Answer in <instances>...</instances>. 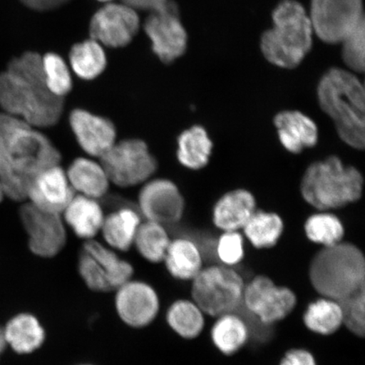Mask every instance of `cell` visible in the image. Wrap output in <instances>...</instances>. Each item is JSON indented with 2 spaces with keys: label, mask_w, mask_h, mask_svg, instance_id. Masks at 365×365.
<instances>
[{
  "label": "cell",
  "mask_w": 365,
  "mask_h": 365,
  "mask_svg": "<svg viewBox=\"0 0 365 365\" xmlns=\"http://www.w3.org/2000/svg\"><path fill=\"white\" fill-rule=\"evenodd\" d=\"M100 159L109 182L120 187L140 185L150 179L158 168L157 160L148 145L139 139L114 143Z\"/></svg>",
  "instance_id": "8"
},
{
  "label": "cell",
  "mask_w": 365,
  "mask_h": 365,
  "mask_svg": "<svg viewBox=\"0 0 365 365\" xmlns=\"http://www.w3.org/2000/svg\"><path fill=\"white\" fill-rule=\"evenodd\" d=\"M163 262L170 275L181 281H192L202 269V255L188 239L171 241Z\"/></svg>",
  "instance_id": "23"
},
{
  "label": "cell",
  "mask_w": 365,
  "mask_h": 365,
  "mask_svg": "<svg viewBox=\"0 0 365 365\" xmlns=\"http://www.w3.org/2000/svg\"><path fill=\"white\" fill-rule=\"evenodd\" d=\"M217 254L219 259L225 266H234L244 257L243 238L236 231H227L219 239L217 245Z\"/></svg>",
  "instance_id": "38"
},
{
  "label": "cell",
  "mask_w": 365,
  "mask_h": 365,
  "mask_svg": "<svg viewBox=\"0 0 365 365\" xmlns=\"http://www.w3.org/2000/svg\"><path fill=\"white\" fill-rule=\"evenodd\" d=\"M98 1L103 2V3H111L113 0H98Z\"/></svg>",
  "instance_id": "44"
},
{
  "label": "cell",
  "mask_w": 365,
  "mask_h": 365,
  "mask_svg": "<svg viewBox=\"0 0 365 365\" xmlns=\"http://www.w3.org/2000/svg\"><path fill=\"white\" fill-rule=\"evenodd\" d=\"M279 365H317V363L309 351L295 349L287 351Z\"/></svg>",
  "instance_id": "39"
},
{
  "label": "cell",
  "mask_w": 365,
  "mask_h": 365,
  "mask_svg": "<svg viewBox=\"0 0 365 365\" xmlns=\"http://www.w3.org/2000/svg\"><path fill=\"white\" fill-rule=\"evenodd\" d=\"M68 59L72 71L85 81L97 78L107 67L106 53L102 45L91 38L73 46Z\"/></svg>",
  "instance_id": "27"
},
{
  "label": "cell",
  "mask_w": 365,
  "mask_h": 365,
  "mask_svg": "<svg viewBox=\"0 0 365 365\" xmlns=\"http://www.w3.org/2000/svg\"><path fill=\"white\" fill-rule=\"evenodd\" d=\"M23 6L35 11H50L56 10L71 0H19Z\"/></svg>",
  "instance_id": "41"
},
{
  "label": "cell",
  "mask_w": 365,
  "mask_h": 365,
  "mask_svg": "<svg viewBox=\"0 0 365 365\" xmlns=\"http://www.w3.org/2000/svg\"><path fill=\"white\" fill-rule=\"evenodd\" d=\"M185 202L178 187L168 180L145 185L139 195V209L148 221L162 225H175L184 212Z\"/></svg>",
  "instance_id": "15"
},
{
  "label": "cell",
  "mask_w": 365,
  "mask_h": 365,
  "mask_svg": "<svg viewBox=\"0 0 365 365\" xmlns=\"http://www.w3.org/2000/svg\"><path fill=\"white\" fill-rule=\"evenodd\" d=\"M65 221L79 238L91 240L101 230L104 214L96 199L74 196L63 211Z\"/></svg>",
  "instance_id": "20"
},
{
  "label": "cell",
  "mask_w": 365,
  "mask_h": 365,
  "mask_svg": "<svg viewBox=\"0 0 365 365\" xmlns=\"http://www.w3.org/2000/svg\"><path fill=\"white\" fill-rule=\"evenodd\" d=\"M244 230L255 247L270 248L279 240L284 230V222L277 214L255 212Z\"/></svg>",
  "instance_id": "32"
},
{
  "label": "cell",
  "mask_w": 365,
  "mask_h": 365,
  "mask_svg": "<svg viewBox=\"0 0 365 365\" xmlns=\"http://www.w3.org/2000/svg\"><path fill=\"white\" fill-rule=\"evenodd\" d=\"M204 314L193 300L179 299L168 308L166 319L168 325L176 334L190 340L196 339L202 332Z\"/></svg>",
  "instance_id": "29"
},
{
  "label": "cell",
  "mask_w": 365,
  "mask_h": 365,
  "mask_svg": "<svg viewBox=\"0 0 365 365\" xmlns=\"http://www.w3.org/2000/svg\"><path fill=\"white\" fill-rule=\"evenodd\" d=\"M4 198H6V193H4L2 185L0 184V203H2Z\"/></svg>",
  "instance_id": "43"
},
{
  "label": "cell",
  "mask_w": 365,
  "mask_h": 365,
  "mask_svg": "<svg viewBox=\"0 0 365 365\" xmlns=\"http://www.w3.org/2000/svg\"><path fill=\"white\" fill-rule=\"evenodd\" d=\"M140 217L133 208L122 207L104 217L101 230L108 245L114 250L127 251L134 244Z\"/></svg>",
  "instance_id": "24"
},
{
  "label": "cell",
  "mask_w": 365,
  "mask_h": 365,
  "mask_svg": "<svg viewBox=\"0 0 365 365\" xmlns=\"http://www.w3.org/2000/svg\"><path fill=\"white\" fill-rule=\"evenodd\" d=\"M66 175L73 190L93 199L103 197L110 182L101 163L88 158L76 159Z\"/></svg>",
  "instance_id": "22"
},
{
  "label": "cell",
  "mask_w": 365,
  "mask_h": 365,
  "mask_svg": "<svg viewBox=\"0 0 365 365\" xmlns=\"http://www.w3.org/2000/svg\"><path fill=\"white\" fill-rule=\"evenodd\" d=\"M217 318L211 331L214 346L219 352L227 356L238 353L249 340L247 323L236 313L223 314Z\"/></svg>",
  "instance_id": "25"
},
{
  "label": "cell",
  "mask_w": 365,
  "mask_h": 365,
  "mask_svg": "<svg viewBox=\"0 0 365 365\" xmlns=\"http://www.w3.org/2000/svg\"><path fill=\"white\" fill-rule=\"evenodd\" d=\"M305 232L314 243L325 247L340 243L344 230L339 219L329 213L316 214L305 223Z\"/></svg>",
  "instance_id": "33"
},
{
  "label": "cell",
  "mask_w": 365,
  "mask_h": 365,
  "mask_svg": "<svg viewBox=\"0 0 365 365\" xmlns=\"http://www.w3.org/2000/svg\"><path fill=\"white\" fill-rule=\"evenodd\" d=\"M281 143L291 153H299L317 143L318 129L312 118L299 111H284L274 118Z\"/></svg>",
  "instance_id": "18"
},
{
  "label": "cell",
  "mask_w": 365,
  "mask_h": 365,
  "mask_svg": "<svg viewBox=\"0 0 365 365\" xmlns=\"http://www.w3.org/2000/svg\"><path fill=\"white\" fill-rule=\"evenodd\" d=\"M78 271L82 280L91 291L108 293L113 291L108 277L93 257L84 250L79 257Z\"/></svg>",
  "instance_id": "37"
},
{
  "label": "cell",
  "mask_w": 365,
  "mask_h": 365,
  "mask_svg": "<svg viewBox=\"0 0 365 365\" xmlns=\"http://www.w3.org/2000/svg\"><path fill=\"white\" fill-rule=\"evenodd\" d=\"M83 250L99 263L113 291H116L118 287L132 279L134 275L133 267L118 257L113 250L93 240L86 242Z\"/></svg>",
  "instance_id": "30"
},
{
  "label": "cell",
  "mask_w": 365,
  "mask_h": 365,
  "mask_svg": "<svg viewBox=\"0 0 365 365\" xmlns=\"http://www.w3.org/2000/svg\"><path fill=\"white\" fill-rule=\"evenodd\" d=\"M70 125L80 147L91 156L101 158L115 143V126L107 118L76 108L70 114Z\"/></svg>",
  "instance_id": "17"
},
{
  "label": "cell",
  "mask_w": 365,
  "mask_h": 365,
  "mask_svg": "<svg viewBox=\"0 0 365 365\" xmlns=\"http://www.w3.org/2000/svg\"><path fill=\"white\" fill-rule=\"evenodd\" d=\"M61 160L56 145L38 129L0 112V184L6 198L26 202L31 182Z\"/></svg>",
  "instance_id": "1"
},
{
  "label": "cell",
  "mask_w": 365,
  "mask_h": 365,
  "mask_svg": "<svg viewBox=\"0 0 365 365\" xmlns=\"http://www.w3.org/2000/svg\"><path fill=\"white\" fill-rule=\"evenodd\" d=\"M319 106L334 121L341 140L356 149L364 148V89L352 73L332 68L319 82Z\"/></svg>",
  "instance_id": "3"
},
{
  "label": "cell",
  "mask_w": 365,
  "mask_h": 365,
  "mask_svg": "<svg viewBox=\"0 0 365 365\" xmlns=\"http://www.w3.org/2000/svg\"><path fill=\"white\" fill-rule=\"evenodd\" d=\"M4 331L7 345L20 354L35 352L42 346L46 339L44 328L38 319L27 313L13 317Z\"/></svg>",
  "instance_id": "21"
},
{
  "label": "cell",
  "mask_w": 365,
  "mask_h": 365,
  "mask_svg": "<svg viewBox=\"0 0 365 365\" xmlns=\"http://www.w3.org/2000/svg\"><path fill=\"white\" fill-rule=\"evenodd\" d=\"M272 21V29L262 36L264 57L277 67L298 66L312 48L314 31L307 11L295 0H284L273 11Z\"/></svg>",
  "instance_id": "4"
},
{
  "label": "cell",
  "mask_w": 365,
  "mask_h": 365,
  "mask_svg": "<svg viewBox=\"0 0 365 365\" xmlns=\"http://www.w3.org/2000/svg\"><path fill=\"white\" fill-rule=\"evenodd\" d=\"M143 27L152 42L153 51L160 61L170 65L184 56L188 36L175 2L172 1L165 10L150 13Z\"/></svg>",
  "instance_id": "12"
},
{
  "label": "cell",
  "mask_w": 365,
  "mask_h": 365,
  "mask_svg": "<svg viewBox=\"0 0 365 365\" xmlns=\"http://www.w3.org/2000/svg\"><path fill=\"white\" fill-rule=\"evenodd\" d=\"M245 282L240 274L227 266L202 269L192 280V300L207 316L219 317L235 313L243 304Z\"/></svg>",
  "instance_id": "7"
},
{
  "label": "cell",
  "mask_w": 365,
  "mask_h": 365,
  "mask_svg": "<svg viewBox=\"0 0 365 365\" xmlns=\"http://www.w3.org/2000/svg\"><path fill=\"white\" fill-rule=\"evenodd\" d=\"M43 66L50 93L65 98L73 88L70 68L65 59L56 53H48L43 56Z\"/></svg>",
  "instance_id": "34"
},
{
  "label": "cell",
  "mask_w": 365,
  "mask_h": 365,
  "mask_svg": "<svg viewBox=\"0 0 365 365\" xmlns=\"http://www.w3.org/2000/svg\"><path fill=\"white\" fill-rule=\"evenodd\" d=\"M7 346L6 336H4V328L0 327V354L4 352V349Z\"/></svg>",
  "instance_id": "42"
},
{
  "label": "cell",
  "mask_w": 365,
  "mask_h": 365,
  "mask_svg": "<svg viewBox=\"0 0 365 365\" xmlns=\"http://www.w3.org/2000/svg\"><path fill=\"white\" fill-rule=\"evenodd\" d=\"M115 308L118 317L130 327L144 328L159 313V297L147 282L130 280L116 290Z\"/></svg>",
  "instance_id": "14"
},
{
  "label": "cell",
  "mask_w": 365,
  "mask_h": 365,
  "mask_svg": "<svg viewBox=\"0 0 365 365\" xmlns=\"http://www.w3.org/2000/svg\"><path fill=\"white\" fill-rule=\"evenodd\" d=\"M20 218L29 237V249L36 257L52 258L66 244V231L61 215L44 212L29 202H21Z\"/></svg>",
  "instance_id": "11"
},
{
  "label": "cell",
  "mask_w": 365,
  "mask_h": 365,
  "mask_svg": "<svg viewBox=\"0 0 365 365\" xmlns=\"http://www.w3.org/2000/svg\"><path fill=\"white\" fill-rule=\"evenodd\" d=\"M309 279L319 295L337 302L365 289L361 250L349 243L324 248L310 264Z\"/></svg>",
  "instance_id": "5"
},
{
  "label": "cell",
  "mask_w": 365,
  "mask_h": 365,
  "mask_svg": "<svg viewBox=\"0 0 365 365\" xmlns=\"http://www.w3.org/2000/svg\"><path fill=\"white\" fill-rule=\"evenodd\" d=\"M314 33L323 42L341 41L364 21L362 0H312L309 15Z\"/></svg>",
  "instance_id": "9"
},
{
  "label": "cell",
  "mask_w": 365,
  "mask_h": 365,
  "mask_svg": "<svg viewBox=\"0 0 365 365\" xmlns=\"http://www.w3.org/2000/svg\"><path fill=\"white\" fill-rule=\"evenodd\" d=\"M303 318L304 325L309 331L322 336L332 335L344 326L340 304L324 297L308 305Z\"/></svg>",
  "instance_id": "28"
},
{
  "label": "cell",
  "mask_w": 365,
  "mask_h": 365,
  "mask_svg": "<svg viewBox=\"0 0 365 365\" xmlns=\"http://www.w3.org/2000/svg\"><path fill=\"white\" fill-rule=\"evenodd\" d=\"M172 0H122V3L135 11L157 12L165 10Z\"/></svg>",
  "instance_id": "40"
},
{
  "label": "cell",
  "mask_w": 365,
  "mask_h": 365,
  "mask_svg": "<svg viewBox=\"0 0 365 365\" xmlns=\"http://www.w3.org/2000/svg\"><path fill=\"white\" fill-rule=\"evenodd\" d=\"M263 325L271 326L293 312L297 297L289 287L277 286L266 276H257L245 286L243 304Z\"/></svg>",
  "instance_id": "10"
},
{
  "label": "cell",
  "mask_w": 365,
  "mask_h": 365,
  "mask_svg": "<svg viewBox=\"0 0 365 365\" xmlns=\"http://www.w3.org/2000/svg\"><path fill=\"white\" fill-rule=\"evenodd\" d=\"M364 21L341 41L342 58L350 70L354 72L364 71Z\"/></svg>",
  "instance_id": "35"
},
{
  "label": "cell",
  "mask_w": 365,
  "mask_h": 365,
  "mask_svg": "<svg viewBox=\"0 0 365 365\" xmlns=\"http://www.w3.org/2000/svg\"><path fill=\"white\" fill-rule=\"evenodd\" d=\"M80 365H91V364H80Z\"/></svg>",
  "instance_id": "45"
},
{
  "label": "cell",
  "mask_w": 365,
  "mask_h": 365,
  "mask_svg": "<svg viewBox=\"0 0 365 365\" xmlns=\"http://www.w3.org/2000/svg\"><path fill=\"white\" fill-rule=\"evenodd\" d=\"M74 196L67 175L58 164L35 178L27 190L26 202L44 212L61 215Z\"/></svg>",
  "instance_id": "16"
},
{
  "label": "cell",
  "mask_w": 365,
  "mask_h": 365,
  "mask_svg": "<svg viewBox=\"0 0 365 365\" xmlns=\"http://www.w3.org/2000/svg\"><path fill=\"white\" fill-rule=\"evenodd\" d=\"M365 289L339 302L342 310L344 325L355 336L364 337L365 331Z\"/></svg>",
  "instance_id": "36"
},
{
  "label": "cell",
  "mask_w": 365,
  "mask_h": 365,
  "mask_svg": "<svg viewBox=\"0 0 365 365\" xmlns=\"http://www.w3.org/2000/svg\"><path fill=\"white\" fill-rule=\"evenodd\" d=\"M255 212V200L249 191L236 190L223 195L214 207L213 221L221 230L236 231L244 227Z\"/></svg>",
  "instance_id": "19"
},
{
  "label": "cell",
  "mask_w": 365,
  "mask_h": 365,
  "mask_svg": "<svg viewBox=\"0 0 365 365\" xmlns=\"http://www.w3.org/2000/svg\"><path fill=\"white\" fill-rule=\"evenodd\" d=\"M170 242L163 225L148 221L140 225L134 244L141 257L150 262L159 263L163 262Z\"/></svg>",
  "instance_id": "31"
},
{
  "label": "cell",
  "mask_w": 365,
  "mask_h": 365,
  "mask_svg": "<svg viewBox=\"0 0 365 365\" xmlns=\"http://www.w3.org/2000/svg\"><path fill=\"white\" fill-rule=\"evenodd\" d=\"M0 108L2 113L36 129L52 127L61 120L65 98L48 89L39 53H22L12 58L6 70L0 72Z\"/></svg>",
  "instance_id": "2"
},
{
  "label": "cell",
  "mask_w": 365,
  "mask_h": 365,
  "mask_svg": "<svg viewBox=\"0 0 365 365\" xmlns=\"http://www.w3.org/2000/svg\"><path fill=\"white\" fill-rule=\"evenodd\" d=\"M212 143L202 126L186 130L178 139V159L190 170H200L207 165L211 156Z\"/></svg>",
  "instance_id": "26"
},
{
  "label": "cell",
  "mask_w": 365,
  "mask_h": 365,
  "mask_svg": "<svg viewBox=\"0 0 365 365\" xmlns=\"http://www.w3.org/2000/svg\"><path fill=\"white\" fill-rule=\"evenodd\" d=\"M363 177L356 168L346 167L336 157L312 164L305 172L301 192L313 207L326 210L344 207L360 198Z\"/></svg>",
  "instance_id": "6"
},
{
  "label": "cell",
  "mask_w": 365,
  "mask_h": 365,
  "mask_svg": "<svg viewBox=\"0 0 365 365\" xmlns=\"http://www.w3.org/2000/svg\"><path fill=\"white\" fill-rule=\"evenodd\" d=\"M138 14L125 4L108 3L91 18V38L108 48H124L138 34Z\"/></svg>",
  "instance_id": "13"
}]
</instances>
